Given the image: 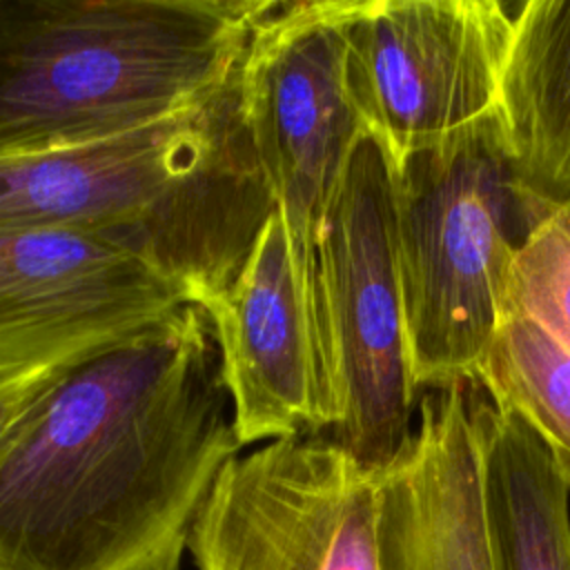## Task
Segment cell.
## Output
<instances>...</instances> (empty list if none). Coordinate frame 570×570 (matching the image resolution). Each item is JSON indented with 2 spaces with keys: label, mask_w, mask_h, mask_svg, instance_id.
Wrapping results in <instances>:
<instances>
[{
  "label": "cell",
  "mask_w": 570,
  "mask_h": 570,
  "mask_svg": "<svg viewBox=\"0 0 570 570\" xmlns=\"http://www.w3.org/2000/svg\"><path fill=\"white\" fill-rule=\"evenodd\" d=\"M207 312L73 363L0 443V557L18 570H178L240 454Z\"/></svg>",
  "instance_id": "obj_1"
},
{
  "label": "cell",
  "mask_w": 570,
  "mask_h": 570,
  "mask_svg": "<svg viewBox=\"0 0 570 570\" xmlns=\"http://www.w3.org/2000/svg\"><path fill=\"white\" fill-rule=\"evenodd\" d=\"M274 207L238 76L209 100L145 127L0 156V227L105 240L200 307L232 285Z\"/></svg>",
  "instance_id": "obj_2"
},
{
  "label": "cell",
  "mask_w": 570,
  "mask_h": 570,
  "mask_svg": "<svg viewBox=\"0 0 570 570\" xmlns=\"http://www.w3.org/2000/svg\"><path fill=\"white\" fill-rule=\"evenodd\" d=\"M272 0H0V156L145 127L227 89Z\"/></svg>",
  "instance_id": "obj_3"
},
{
  "label": "cell",
  "mask_w": 570,
  "mask_h": 570,
  "mask_svg": "<svg viewBox=\"0 0 570 570\" xmlns=\"http://www.w3.org/2000/svg\"><path fill=\"white\" fill-rule=\"evenodd\" d=\"M394 169L396 261L416 387L476 383L510 312L517 254L539 225L497 116Z\"/></svg>",
  "instance_id": "obj_4"
},
{
  "label": "cell",
  "mask_w": 570,
  "mask_h": 570,
  "mask_svg": "<svg viewBox=\"0 0 570 570\" xmlns=\"http://www.w3.org/2000/svg\"><path fill=\"white\" fill-rule=\"evenodd\" d=\"M327 434L372 470L390 468L412 439V379L396 261L394 169L361 136L327 203L316 240Z\"/></svg>",
  "instance_id": "obj_5"
},
{
  "label": "cell",
  "mask_w": 570,
  "mask_h": 570,
  "mask_svg": "<svg viewBox=\"0 0 570 570\" xmlns=\"http://www.w3.org/2000/svg\"><path fill=\"white\" fill-rule=\"evenodd\" d=\"M517 11L501 0H347V96L392 167L494 116Z\"/></svg>",
  "instance_id": "obj_6"
},
{
  "label": "cell",
  "mask_w": 570,
  "mask_h": 570,
  "mask_svg": "<svg viewBox=\"0 0 570 570\" xmlns=\"http://www.w3.org/2000/svg\"><path fill=\"white\" fill-rule=\"evenodd\" d=\"M381 476L323 434L234 456L187 541L198 570H385Z\"/></svg>",
  "instance_id": "obj_7"
},
{
  "label": "cell",
  "mask_w": 570,
  "mask_h": 570,
  "mask_svg": "<svg viewBox=\"0 0 570 570\" xmlns=\"http://www.w3.org/2000/svg\"><path fill=\"white\" fill-rule=\"evenodd\" d=\"M345 9L347 0H272L252 29L238 73L261 169L316 305L321 220L365 136L343 76Z\"/></svg>",
  "instance_id": "obj_8"
},
{
  "label": "cell",
  "mask_w": 570,
  "mask_h": 570,
  "mask_svg": "<svg viewBox=\"0 0 570 570\" xmlns=\"http://www.w3.org/2000/svg\"><path fill=\"white\" fill-rule=\"evenodd\" d=\"M185 303L127 249L60 229L0 227V385L114 345Z\"/></svg>",
  "instance_id": "obj_9"
},
{
  "label": "cell",
  "mask_w": 570,
  "mask_h": 570,
  "mask_svg": "<svg viewBox=\"0 0 570 570\" xmlns=\"http://www.w3.org/2000/svg\"><path fill=\"white\" fill-rule=\"evenodd\" d=\"M240 448L327 434L334 421L316 296L278 207L232 285L203 305Z\"/></svg>",
  "instance_id": "obj_10"
},
{
  "label": "cell",
  "mask_w": 570,
  "mask_h": 570,
  "mask_svg": "<svg viewBox=\"0 0 570 570\" xmlns=\"http://www.w3.org/2000/svg\"><path fill=\"white\" fill-rule=\"evenodd\" d=\"M468 385L430 392L407 448L383 470L385 570H490Z\"/></svg>",
  "instance_id": "obj_11"
},
{
  "label": "cell",
  "mask_w": 570,
  "mask_h": 570,
  "mask_svg": "<svg viewBox=\"0 0 570 570\" xmlns=\"http://www.w3.org/2000/svg\"><path fill=\"white\" fill-rule=\"evenodd\" d=\"M494 116L537 223L570 205V0L519 4Z\"/></svg>",
  "instance_id": "obj_12"
},
{
  "label": "cell",
  "mask_w": 570,
  "mask_h": 570,
  "mask_svg": "<svg viewBox=\"0 0 570 570\" xmlns=\"http://www.w3.org/2000/svg\"><path fill=\"white\" fill-rule=\"evenodd\" d=\"M490 570H570V485L510 410L472 403Z\"/></svg>",
  "instance_id": "obj_13"
},
{
  "label": "cell",
  "mask_w": 570,
  "mask_h": 570,
  "mask_svg": "<svg viewBox=\"0 0 570 570\" xmlns=\"http://www.w3.org/2000/svg\"><path fill=\"white\" fill-rule=\"evenodd\" d=\"M476 383L494 405L530 425L570 485V352L532 318L510 312Z\"/></svg>",
  "instance_id": "obj_14"
},
{
  "label": "cell",
  "mask_w": 570,
  "mask_h": 570,
  "mask_svg": "<svg viewBox=\"0 0 570 570\" xmlns=\"http://www.w3.org/2000/svg\"><path fill=\"white\" fill-rule=\"evenodd\" d=\"M510 312L532 318L570 352V205L546 216L517 254Z\"/></svg>",
  "instance_id": "obj_15"
},
{
  "label": "cell",
  "mask_w": 570,
  "mask_h": 570,
  "mask_svg": "<svg viewBox=\"0 0 570 570\" xmlns=\"http://www.w3.org/2000/svg\"><path fill=\"white\" fill-rule=\"evenodd\" d=\"M94 354V352H91ZM89 356V354H87ZM85 358V356H82ZM78 358V361H82ZM78 361L42 367L0 385V443L9 430L51 390V385Z\"/></svg>",
  "instance_id": "obj_16"
},
{
  "label": "cell",
  "mask_w": 570,
  "mask_h": 570,
  "mask_svg": "<svg viewBox=\"0 0 570 570\" xmlns=\"http://www.w3.org/2000/svg\"><path fill=\"white\" fill-rule=\"evenodd\" d=\"M0 570H18V568H13L11 563H7V561L0 557Z\"/></svg>",
  "instance_id": "obj_17"
}]
</instances>
